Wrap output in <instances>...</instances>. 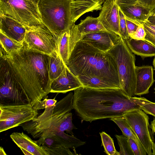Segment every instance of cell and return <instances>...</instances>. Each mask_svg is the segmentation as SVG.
Returning a JSON list of instances; mask_svg holds the SVG:
<instances>
[{"label":"cell","instance_id":"1f68e13d","mask_svg":"<svg viewBox=\"0 0 155 155\" xmlns=\"http://www.w3.org/2000/svg\"><path fill=\"white\" fill-rule=\"evenodd\" d=\"M119 22V28L120 36L125 40L130 38L128 33L126 18L123 12L118 7Z\"/></svg>","mask_w":155,"mask_h":155},{"label":"cell","instance_id":"5b68a950","mask_svg":"<svg viewBox=\"0 0 155 155\" xmlns=\"http://www.w3.org/2000/svg\"><path fill=\"white\" fill-rule=\"evenodd\" d=\"M71 0H39L37 5L43 22L57 40L72 26Z\"/></svg>","mask_w":155,"mask_h":155},{"label":"cell","instance_id":"f546056e","mask_svg":"<svg viewBox=\"0 0 155 155\" xmlns=\"http://www.w3.org/2000/svg\"><path fill=\"white\" fill-rule=\"evenodd\" d=\"M120 148L117 155H134L128 141V138L123 135H115Z\"/></svg>","mask_w":155,"mask_h":155},{"label":"cell","instance_id":"b9f144b4","mask_svg":"<svg viewBox=\"0 0 155 155\" xmlns=\"http://www.w3.org/2000/svg\"><path fill=\"white\" fill-rule=\"evenodd\" d=\"M0 155H6L7 154L6 153L5 150H4L3 147H2L0 148Z\"/></svg>","mask_w":155,"mask_h":155},{"label":"cell","instance_id":"d6986e66","mask_svg":"<svg viewBox=\"0 0 155 155\" xmlns=\"http://www.w3.org/2000/svg\"><path fill=\"white\" fill-rule=\"evenodd\" d=\"M12 140L26 155H49L36 141L32 140L23 132H14L10 135Z\"/></svg>","mask_w":155,"mask_h":155},{"label":"cell","instance_id":"f1b7e54d","mask_svg":"<svg viewBox=\"0 0 155 155\" xmlns=\"http://www.w3.org/2000/svg\"><path fill=\"white\" fill-rule=\"evenodd\" d=\"M100 134L105 152L108 155H117L118 151L115 149L112 138L104 132L100 133Z\"/></svg>","mask_w":155,"mask_h":155},{"label":"cell","instance_id":"8992f818","mask_svg":"<svg viewBox=\"0 0 155 155\" xmlns=\"http://www.w3.org/2000/svg\"><path fill=\"white\" fill-rule=\"evenodd\" d=\"M106 52L115 60L120 88L130 99L134 95L137 79L134 54L128 47L125 40L120 36L116 44Z\"/></svg>","mask_w":155,"mask_h":155},{"label":"cell","instance_id":"44dd1931","mask_svg":"<svg viewBox=\"0 0 155 155\" xmlns=\"http://www.w3.org/2000/svg\"><path fill=\"white\" fill-rule=\"evenodd\" d=\"M125 41L131 51L140 56L143 59L155 56V46L145 40L131 38Z\"/></svg>","mask_w":155,"mask_h":155},{"label":"cell","instance_id":"d6a6232c","mask_svg":"<svg viewBox=\"0 0 155 155\" xmlns=\"http://www.w3.org/2000/svg\"><path fill=\"white\" fill-rule=\"evenodd\" d=\"M55 98L54 99L45 98L42 101L41 100L33 106V108L35 110H38L53 106L57 102V101L55 100Z\"/></svg>","mask_w":155,"mask_h":155},{"label":"cell","instance_id":"603a6c76","mask_svg":"<svg viewBox=\"0 0 155 155\" xmlns=\"http://www.w3.org/2000/svg\"><path fill=\"white\" fill-rule=\"evenodd\" d=\"M110 120L114 122L117 125L123 135L133 139L136 142L139 147L141 155L147 154L136 134L123 116L111 118Z\"/></svg>","mask_w":155,"mask_h":155},{"label":"cell","instance_id":"83f0119b","mask_svg":"<svg viewBox=\"0 0 155 155\" xmlns=\"http://www.w3.org/2000/svg\"><path fill=\"white\" fill-rule=\"evenodd\" d=\"M130 99L139 106L140 109L145 113L155 117V103L144 97H133Z\"/></svg>","mask_w":155,"mask_h":155},{"label":"cell","instance_id":"bcb514c9","mask_svg":"<svg viewBox=\"0 0 155 155\" xmlns=\"http://www.w3.org/2000/svg\"><path fill=\"white\" fill-rule=\"evenodd\" d=\"M106 0H102L103 3L106 1Z\"/></svg>","mask_w":155,"mask_h":155},{"label":"cell","instance_id":"4dcf8cb0","mask_svg":"<svg viewBox=\"0 0 155 155\" xmlns=\"http://www.w3.org/2000/svg\"><path fill=\"white\" fill-rule=\"evenodd\" d=\"M48 153L49 155H78L74 152H72L70 149L64 146L50 148L44 146H41Z\"/></svg>","mask_w":155,"mask_h":155},{"label":"cell","instance_id":"277c9868","mask_svg":"<svg viewBox=\"0 0 155 155\" xmlns=\"http://www.w3.org/2000/svg\"><path fill=\"white\" fill-rule=\"evenodd\" d=\"M74 94L70 92L53 106L44 111L32 120L21 125L23 130L34 138L44 139L60 134L74 135L76 129L72 122Z\"/></svg>","mask_w":155,"mask_h":155},{"label":"cell","instance_id":"7a4b0ae2","mask_svg":"<svg viewBox=\"0 0 155 155\" xmlns=\"http://www.w3.org/2000/svg\"><path fill=\"white\" fill-rule=\"evenodd\" d=\"M0 57L7 60L32 106L51 93L49 55L28 50L23 46L14 53Z\"/></svg>","mask_w":155,"mask_h":155},{"label":"cell","instance_id":"cb8c5ba5","mask_svg":"<svg viewBox=\"0 0 155 155\" xmlns=\"http://www.w3.org/2000/svg\"><path fill=\"white\" fill-rule=\"evenodd\" d=\"M77 77L83 87L94 89L119 88L115 85L97 77L87 75Z\"/></svg>","mask_w":155,"mask_h":155},{"label":"cell","instance_id":"836d02e7","mask_svg":"<svg viewBox=\"0 0 155 155\" xmlns=\"http://www.w3.org/2000/svg\"><path fill=\"white\" fill-rule=\"evenodd\" d=\"M146 35L145 40L155 46V31L152 30L144 23H143Z\"/></svg>","mask_w":155,"mask_h":155},{"label":"cell","instance_id":"f35d334b","mask_svg":"<svg viewBox=\"0 0 155 155\" xmlns=\"http://www.w3.org/2000/svg\"><path fill=\"white\" fill-rule=\"evenodd\" d=\"M148 20L151 23L155 25V12H152L148 18Z\"/></svg>","mask_w":155,"mask_h":155},{"label":"cell","instance_id":"7c38bea8","mask_svg":"<svg viewBox=\"0 0 155 155\" xmlns=\"http://www.w3.org/2000/svg\"><path fill=\"white\" fill-rule=\"evenodd\" d=\"M116 2L126 19L139 25L148 20L153 12L136 0H116Z\"/></svg>","mask_w":155,"mask_h":155},{"label":"cell","instance_id":"2e32d148","mask_svg":"<svg viewBox=\"0 0 155 155\" xmlns=\"http://www.w3.org/2000/svg\"><path fill=\"white\" fill-rule=\"evenodd\" d=\"M82 87V85L78 77L72 73L66 67L61 75L51 81V93H65Z\"/></svg>","mask_w":155,"mask_h":155},{"label":"cell","instance_id":"60d3db41","mask_svg":"<svg viewBox=\"0 0 155 155\" xmlns=\"http://www.w3.org/2000/svg\"><path fill=\"white\" fill-rule=\"evenodd\" d=\"M150 127L153 133L155 135V118L151 122Z\"/></svg>","mask_w":155,"mask_h":155},{"label":"cell","instance_id":"ffe728a7","mask_svg":"<svg viewBox=\"0 0 155 155\" xmlns=\"http://www.w3.org/2000/svg\"><path fill=\"white\" fill-rule=\"evenodd\" d=\"M102 0H71V20L75 22L86 13L101 10Z\"/></svg>","mask_w":155,"mask_h":155},{"label":"cell","instance_id":"d590c367","mask_svg":"<svg viewBox=\"0 0 155 155\" xmlns=\"http://www.w3.org/2000/svg\"><path fill=\"white\" fill-rule=\"evenodd\" d=\"M126 20L128 33L130 38L134 35L140 25L126 18Z\"/></svg>","mask_w":155,"mask_h":155},{"label":"cell","instance_id":"3957f363","mask_svg":"<svg viewBox=\"0 0 155 155\" xmlns=\"http://www.w3.org/2000/svg\"><path fill=\"white\" fill-rule=\"evenodd\" d=\"M66 67L76 76L97 77L121 89L117 67L114 58L84 41L80 40L76 44Z\"/></svg>","mask_w":155,"mask_h":155},{"label":"cell","instance_id":"ee69618b","mask_svg":"<svg viewBox=\"0 0 155 155\" xmlns=\"http://www.w3.org/2000/svg\"><path fill=\"white\" fill-rule=\"evenodd\" d=\"M153 65L154 67V70L155 71V57L153 60Z\"/></svg>","mask_w":155,"mask_h":155},{"label":"cell","instance_id":"4316f807","mask_svg":"<svg viewBox=\"0 0 155 155\" xmlns=\"http://www.w3.org/2000/svg\"><path fill=\"white\" fill-rule=\"evenodd\" d=\"M69 30L64 33L58 40L57 52L66 66L69 57Z\"/></svg>","mask_w":155,"mask_h":155},{"label":"cell","instance_id":"30bf717a","mask_svg":"<svg viewBox=\"0 0 155 155\" xmlns=\"http://www.w3.org/2000/svg\"><path fill=\"white\" fill-rule=\"evenodd\" d=\"M23 45L28 50L48 55L57 51V40L46 26L27 30Z\"/></svg>","mask_w":155,"mask_h":155},{"label":"cell","instance_id":"7bdbcfd3","mask_svg":"<svg viewBox=\"0 0 155 155\" xmlns=\"http://www.w3.org/2000/svg\"><path fill=\"white\" fill-rule=\"evenodd\" d=\"M152 155H155V143L153 142L152 146Z\"/></svg>","mask_w":155,"mask_h":155},{"label":"cell","instance_id":"e0dca14e","mask_svg":"<svg viewBox=\"0 0 155 155\" xmlns=\"http://www.w3.org/2000/svg\"><path fill=\"white\" fill-rule=\"evenodd\" d=\"M27 30L17 21L0 14V32L7 37L23 44Z\"/></svg>","mask_w":155,"mask_h":155},{"label":"cell","instance_id":"484cf974","mask_svg":"<svg viewBox=\"0 0 155 155\" xmlns=\"http://www.w3.org/2000/svg\"><path fill=\"white\" fill-rule=\"evenodd\" d=\"M0 41V56L14 53L21 49L23 46V44L9 38L1 32Z\"/></svg>","mask_w":155,"mask_h":155},{"label":"cell","instance_id":"8fae6325","mask_svg":"<svg viewBox=\"0 0 155 155\" xmlns=\"http://www.w3.org/2000/svg\"><path fill=\"white\" fill-rule=\"evenodd\" d=\"M123 117L132 128L148 155H152L153 143L150 130L148 116L140 109L125 114Z\"/></svg>","mask_w":155,"mask_h":155},{"label":"cell","instance_id":"74e56055","mask_svg":"<svg viewBox=\"0 0 155 155\" xmlns=\"http://www.w3.org/2000/svg\"><path fill=\"white\" fill-rule=\"evenodd\" d=\"M128 141L134 155H141L139 147L136 142L133 139L129 138Z\"/></svg>","mask_w":155,"mask_h":155},{"label":"cell","instance_id":"e575fe53","mask_svg":"<svg viewBox=\"0 0 155 155\" xmlns=\"http://www.w3.org/2000/svg\"><path fill=\"white\" fill-rule=\"evenodd\" d=\"M146 35V33L143 24L139 26L134 35L130 38L137 40H145Z\"/></svg>","mask_w":155,"mask_h":155},{"label":"cell","instance_id":"ac0fdd59","mask_svg":"<svg viewBox=\"0 0 155 155\" xmlns=\"http://www.w3.org/2000/svg\"><path fill=\"white\" fill-rule=\"evenodd\" d=\"M136 82L134 95L141 96L147 94L155 80L153 69L151 66H136Z\"/></svg>","mask_w":155,"mask_h":155},{"label":"cell","instance_id":"7402d4cb","mask_svg":"<svg viewBox=\"0 0 155 155\" xmlns=\"http://www.w3.org/2000/svg\"><path fill=\"white\" fill-rule=\"evenodd\" d=\"M77 26L81 36L97 31H110L104 26L98 17L88 16L85 19L81 20Z\"/></svg>","mask_w":155,"mask_h":155},{"label":"cell","instance_id":"5bb4252c","mask_svg":"<svg viewBox=\"0 0 155 155\" xmlns=\"http://www.w3.org/2000/svg\"><path fill=\"white\" fill-rule=\"evenodd\" d=\"M98 17L106 29L120 36L118 7L116 0H106Z\"/></svg>","mask_w":155,"mask_h":155},{"label":"cell","instance_id":"8d00e7d4","mask_svg":"<svg viewBox=\"0 0 155 155\" xmlns=\"http://www.w3.org/2000/svg\"><path fill=\"white\" fill-rule=\"evenodd\" d=\"M137 2L149 9L152 12H155V0H136Z\"/></svg>","mask_w":155,"mask_h":155},{"label":"cell","instance_id":"ab89813d","mask_svg":"<svg viewBox=\"0 0 155 155\" xmlns=\"http://www.w3.org/2000/svg\"><path fill=\"white\" fill-rule=\"evenodd\" d=\"M143 23L152 30L155 31V25L151 23L148 20L146 21Z\"/></svg>","mask_w":155,"mask_h":155},{"label":"cell","instance_id":"d4e9b609","mask_svg":"<svg viewBox=\"0 0 155 155\" xmlns=\"http://www.w3.org/2000/svg\"><path fill=\"white\" fill-rule=\"evenodd\" d=\"M66 66L57 51L49 55L48 72L52 81L59 77L66 68Z\"/></svg>","mask_w":155,"mask_h":155},{"label":"cell","instance_id":"9a60e30c","mask_svg":"<svg viewBox=\"0 0 155 155\" xmlns=\"http://www.w3.org/2000/svg\"><path fill=\"white\" fill-rule=\"evenodd\" d=\"M36 141L39 146L50 148L64 146L72 149L75 153L76 148L86 143L85 141L79 139L74 135L66 133L55 134L44 139H39Z\"/></svg>","mask_w":155,"mask_h":155},{"label":"cell","instance_id":"4fadbf2b","mask_svg":"<svg viewBox=\"0 0 155 155\" xmlns=\"http://www.w3.org/2000/svg\"><path fill=\"white\" fill-rule=\"evenodd\" d=\"M119 38V36L113 32L99 31L81 36L80 40L102 51L106 52L116 44Z\"/></svg>","mask_w":155,"mask_h":155},{"label":"cell","instance_id":"52a82bcc","mask_svg":"<svg viewBox=\"0 0 155 155\" xmlns=\"http://www.w3.org/2000/svg\"><path fill=\"white\" fill-rule=\"evenodd\" d=\"M0 14L17 21L27 30L46 26L32 0H0Z\"/></svg>","mask_w":155,"mask_h":155},{"label":"cell","instance_id":"7dc6e473","mask_svg":"<svg viewBox=\"0 0 155 155\" xmlns=\"http://www.w3.org/2000/svg\"><path fill=\"white\" fill-rule=\"evenodd\" d=\"M154 91H155V92H154V93H155V88H154Z\"/></svg>","mask_w":155,"mask_h":155},{"label":"cell","instance_id":"9c48e42d","mask_svg":"<svg viewBox=\"0 0 155 155\" xmlns=\"http://www.w3.org/2000/svg\"><path fill=\"white\" fill-rule=\"evenodd\" d=\"M0 132L18 127L36 117L38 110L29 104H0Z\"/></svg>","mask_w":155,"mask_h":155},{"label":"cell","instance_id":"6da1fadb","mask_svg":"<svg viewBox=\"0 0 155 155\" xmlns=\"http://www.w3.org/2000/svg\"><path fill=\"white\" fill-rule=\"evenodd\" d=\"M73 109L82 121L123 117L140 109L121 89H94L82 87L74 91Z\"/></svg>","mask_w":155,"mask_h":155},{"label":"cell","instance_id":"f6af8a7d","mask_svg":"<svg viewBox=\"0 0 155 155\" xmlns=\"http://www.w3.org/2000/svg\"><path fill=\"white\" fill-rule=\"evenodd\" d=\"M34 2H35L36 4L38 5V3L39 1V0H32Z\"/></svg>","mask_w":155,"mask_h":155},{"label":"cell","instance_id":"ba28073f","mask_svg":"<svg viewBox=\"0 0 155 155\" xmlns=\"http://www.w3.org/2000/svg\"><path fill=\"white\" fill-rule=\"evenodd\" d=\"M0 57V104H29V100L18 82L7 59Z\"/></svg>","mask_w":155,"mask_h":155}]
</instances>
